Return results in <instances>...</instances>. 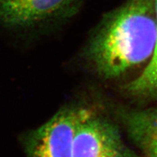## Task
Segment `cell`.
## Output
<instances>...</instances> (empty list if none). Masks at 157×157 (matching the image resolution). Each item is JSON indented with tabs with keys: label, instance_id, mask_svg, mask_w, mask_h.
<instances>
[{
	"label": "cell",
	"instance_id": "1",
	"mask_svg": "<svg viewBox=\"0 0 157 157\" xmlns=\"http://www.w3.org/2000/svg\"><path fill=\"white\" fill-rule=\"evenodd\" d=\"M156 41L154 0H128L104 17L87 53L102 75L117 77L152 57Z\"/></svg>",
	"mask_w": 157,
	"mask_h": 157
},
{
	"label": "cell",
	"instance_id": "4",
	"mask_svg": "<svg viewBox=\"0 0 157 157\" xmlns=\"http://www.w3.org/2000/svg\"><path fill=\"white\" fill-rule=\"evenodd\" d=\"M72 157H132L117 129L88 110L78 124Z\"/></svg>",
	"mask_w": 157,
	"mask_h": 157
},
{
	"label": "cell",
	"instance_id": "7",
	"mask_svg": "<svg viewBox=\"0 0 157 157\" xmlns=\"http://www.w3.org/2000/svg\"><path fill=\"white\" fill-rule=\"evenodd\" d=\"M0 1H2V0H0Z\"/></svg>",
	"mask_w": 157,
	"mask_h": 157
},
{
	"label": "cell",
	"instance_id": "3",
	"mask_svg": "<svg viewBox=\"0 0 157 157\" xmlns=\"http://www.w3.org/2000/svg\"><path fill=\"white\" fill-rule=\"evenodd\" d=\"M87 111L82 108H66L31 131L24 140L28 156L72 157L76 128Z\"/></svg>",
	"mask_w": 157,
	"mask_h": 157
},
{
	"label": "cell",
	"instance_id": "6",
	"mask_svg": "<svg viewBox=\"0 0 157 157\" xmlns=\"http://www.w3.org/2000/svg\"><path fill=\"white\" fill-rule=\"evenodd\" d=\"M156 14V41L154 54L145 70L138 77L127 85V90L134 95L157 96V0H154Z\"/></svg>",
	"mask_w": 157,
	"mask_h": 157
},
{
	"label": "cell",
	"instance_id": "5",
	"mask_svg": "<svg viewBox=\"0 0 157 157\" xmlns=\"http://www.w3.org/2000/svg\"><path fill=\"white\" fill-rule=\"evenodd\" d=\"M124 118L129 135L145 157H157V109L133 111Z\"/></svg>",
	"mask_w": 157,
	"mask_h": 157
},
{
	"label": "cell",
	"instance_id": "2",
	"mask_svg": "<svg viewBox=\"0 0 157 157\" xmlns=\"http://www.w3.org/2000/svg\"><path fill=\"white\" fill-rule=\"evenodd\" d=\"M82 1L2 0L0 23L21 34H42L73 16Z\"/></svg>",
	"mask_w": 157,
	"mask_h": 157
}]
</instances>
